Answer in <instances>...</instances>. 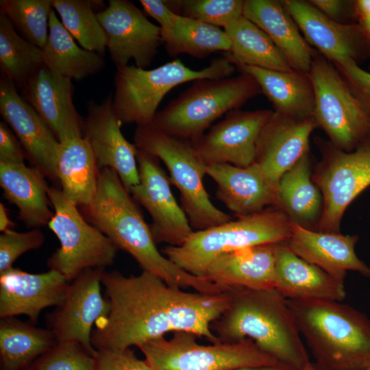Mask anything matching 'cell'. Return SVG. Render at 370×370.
Returning a JSON list of instances; mask_svg holds the SVG:
<instances>
[{"label":"cell","mask_w":370,"mask_h":370,"mask_svg":"<svg viewBox=\"0 0 370 370\" xmlns=\"http://www.w3.org/2000/svg\"><path fill=\"white\" fill-rule=\"evenodd\" d=\"M101 284L110 311L92 331L91 343L96 350L139 347L170 332L221 342L211 325L230 304V288L214 294L186 292L146 271L129 277L104 271Z\"/></svg>","instance_id":"6da1fadb"},{"label":"cell","mask_w":370,"mask_h":370,"mask_svg":"<svg viewBox=\"0 0 370 370\" xmlns=\"http://www.w3.org/2000/svg\"><path fill=\"white\" fill-rule=\"evenodd\" d=\"M84 208L93 225L129 253L143 271L180 288L210 294L221 291L219 285L183 270L158 249L136 201L112 169L99 171L95 195Z\"/></svg>","instance_id":"7a4b0ae2"},{"label":"cell","mask_w":370,"mask_h":370,"mask_svg":"<svg viewBox=\"0 0 370 370\" xmlns=\"http://www.w3.org/2000/svg\"><path fill=\"white\" fill-rule=\"evenodd\" d=\"M230 293L228 307L212 326L222 343L249 338L296 370L310 362L286 299L278 291L230 287Z\"/></svg>","instance_id":"3957f363"},{"label":"cell","mask_w":370,"mask_h":370,"mask_svg":"<svg viewBox=\"0 0 370 370\" xmlns=\"http://www.w3.org/2000/svg\"><path fill=\"white\" fill-rule=\"evenodd\" d=\"M320 370L370 367V319L342 301L286 299Z\"/></svg>","instance_id":"277c9868"},{"label":"cell","mask_w":370,"mask_h":370,"mask_svg":"<svg viewBox=\"0 0 370 370\" xmlns=\"http://www.w3.org/2000/svg\"><path fill=\"white\" fill-rule=\"evenodd\" d=\"M291 228L292 221L287 215L271 206L236 220L194 231L182 245H168L162 252L183 270L205 278L208 266L217 257L249 247L285 243Z\"/></svg>","instance_id":"5b68a950"},{"label":"cell","mask_w":370,"mask_h":370,"mask_svg":"<svg viewBox=\"0 0 370 370\" xmlns=\"http://www.w3.org/2000/svg\"><path fill=\"white\" fill-rule=\"evenodd\" d=\"M261 93L254 78L243 72L236 77L199 79L157 112L150 125L194 143L217 119Z\"/></svg>","instance_id":"8992f818"},{"label":"cell","mask_w":370,"mask_h":370,"mask_svg":"<svg viewBox=\"0 0 370 370\" xmlns=\"http://www.w3.org/2000/svg\"><path fill=\"white\" fill-rule=\"evenodd\" d=\"M235 66L224 55L200 70L185 66L179 59L152 69L130 65L116 67L112 98L114 112L123 124L149 126L160 103L172 88L199 79L231 77Z\"/></svg>","instance_id":"52a82bcc"},{"label":"cell","mask_w":370,"mask_h":370,"mask_svg":"<svg viewBox=\"0 0 370 370\" xmlns=\"http://www.w3.org/2000/svg\"><path fill=\"white\" fill-rule=\"evenodd\" d=\"M134 140L138 149L158 158L166 166L171 183L180 191L181 206L193 230H206L232 220L210 201L203 182L207 166L191 142L151 125L137 127Z\"/></svg>","instance_id":"ba28073f"},{"label":"cell","mask_w":370,"mask_h":370,"mask_svg":"<svg viewBox=\"0 0 370 370\" xmlns=\"http://www.w3.org/2000/svg\"><path fill=\"white\" fill-rule=\"evenodd\" d=\"M308 73L314 95L312 116L329 141L345 151L369 143L370 114L335 65L316 51Z\"/></svg>","instance_id":"9c48e42d"},{"label":"cell","mask_w":370,"mask_h":370,"mask_svg":"<svg viewBox=\"0 0 370 370\" xmlns=\"http://www.w3.org/2000/svg\"><path fill=\"white\" fill-rule=\"evenodd\" d=\"M196 336L177 332L169 339L160 337L138 348L151 370H233L280 363L249 338L204 345Z\"/></svg>","instance_id":"30bf717a"},{"label":"cell","mask_w":370,"mask_h":370,"mask_svg":"<svg viewBox=\"0 0 370 370\" xmlns=\"http://www.w3.org/2000/svg\"><path fill=\"white\" fill-rule=\"evenodd\" d=\"M48 196L54 210L48 226L60 243L47 260L49 269L71 282L86 269L111 265L118 248L110 238L89 224L61 190L49 187Z\"/></svg>","instance_id":"8fae6325"},{"label":"cell","mask_w":370,"mask_h":370,"mask_svg":"<svg viewBox=\"0 0 370 370\" xmlns=\"http://www.w3.org/2000/svg\"><path fill=\"white\" fill-rule=\"evenodd\" d=\"M321 153L312 178L323 197V211L315 230L341 232L349 204L370 186V144L345 151L329 140L314 138Z\"/></svg>","instance_id":"7c38bea8"},{"label":"cell","mask_w":370,"mask_h":370,"mask_svg":"<svg viewBox=\"0 0 370 370\" xmlns=\"http://www.w3.org/2000/svg\"><path fill=\"white\" fill-rule=\"evenodd\" d=\"M136 158L139 183L130 193L150 214V230L154 241L170 246L182 245L194 231L172 193L171 183L160 165V160L139 149Z\"/></svg>","instance_id":"4fadbf2b"},{"label":"cell","mask_w":370,"mask_h":370,"mask_svg":"<svg viewBox=\"0 0 370 370\" xmlns=\"http://www.w3.org/2000/svg\"><path fill=\"white\" fill-rule=\"evenodd\" d=\"M104 271L91 268L80 273L69 284L64 301L46 317L57 342H77L92 356L97 352L91 343L92 326L110 311L109 301L101 291Z\"/></svg>","instance_id":"5bb4252c"},{"label":"cell","mask_w":370,"mask_h":370,"mask_svg":"<svg viewBox=\"0 0 370 370\" xmlns=\"http://www.w3.org/2000/svg\"><path fill=\"white\" fill-rule=\"evenodd\" d=\"M97 17L107 36V49L116 67L128 65L146 69L162 42L161 29L127 0H110Z\"/></svg>","instance_id":"9a60e30c"},{"label":"cell","mask_w":370,"mask_h":370,"mask_svg":"<svg viewBox=\"0 0 370 370\" xmlns=\"http://www.w3.org/2000/svg\"><path fill=\"white\" fill-rule=\"evenodd\" d=\"M273 110L230 111L194 143L195 150L206 165L227 163L246 167L255 161L256 144Z\"/></svg>","instance_id":"2e32d148"},{"label":"cell","mask_w":370,"mask_h":370,"mask_svg":"<svg viewBox=\"0 0 370 370\" xmlns=\"http://www.w3.org/2000/svg\"><path fill=\"white\" fill-rule=\"evenodd\" d=\"M84 118L83 136L90 144L99 169L114 170L130 192L139 183L138 148L123 135L122 122L116 115L112 97L101 103L89 101Z\"/></svg>","instance_id":"e0dca14e"},{"label":"cell","mask_w":370,"mask_h":370,"mask_svg":"<svg viewBox=\"0 0 370 370\" xmlns=\"http://www.w3.org/2000/svg\"><path fill=\"white\" fill-rule=\"evenodd\" d=\"M301 34L318 53L334 64L358 61L370 56V46L356 23H341L330 19L308 1L282 0Z\"/></svg>","instance_id":"ac0fdd59"},{"label":"cell","mask_w":370,"mask_h":370,"mask_svg":"<svg viewBox=\"0 0 370 370\" xmlns=\"http://www.w3.org/2000/svg\"><path fill=\"white\" fill-rule=\"evenodd\" d=\"M0 114L21 143L26 158L49 180L58 181L56 164L60 143L16 85L1 75Z\"/></svg>","instance_id":"d6986e66"},{"label":"cell","mask_w":370,"mask_h":370,"mask_svg":"<svg viewBox=\"0 0 370 370\" xmlns=\"http://www.w3.org/2000/svg\"><path fill=\"white\" fill-rule=\"evenodd\" d=\"M317 127L312 116L297 117L273 111L258 139L254 162L278 189L283 174L310 152V137Z\"/></svg>","instance_id":"ffe728a7"},{"label":"cell","mask_w":370,"mask_h":370,"mask_svg":"<svg viewBox=\"0 0 370 370\" xmlns=\"http://www.w3.org/2000/svg\"><path fill=\"white\" fill-rule=\"evenodd\" d=\"M23 87L24 98L60 143L83 136L84 119L73 101L71 78L54 72L43 64L32 73Z\"/></svg>","instance_id":"44dd1931"},{"label":"cell","mask_w":370,"mask_h":370,"mask_svg":"<svg viewBox=\"0 0 370 370\" xmlns=\"http://www.w3.org/2000/svg\"><path fill=\"white\" fill-rule=\"evenodd\" d=\"M69 284L53 269L31 273L12 267L0 273V317L25 314L35 325L43 309L64 301Z\"/></svg>","instance_id":"7402d4cb"},{"label":"cell","mask_w":370,"mask_h":370,"mask_svg":"<svg viewBox=\"0 0 370 370\" xmlns=\"http://www.w3.org/2000/svg\"><path fill=\"white\" fill-rule=\"evenodd\" d=\"M358 241L357 234L320 232L292 222L291 233L285 243L298 256L345 282L348 271L370 278V267L355 251Z\"/></svg>","instance_id":"603a6c76"},{"label":"cell","mask_w":370,"mask_h":370,"mask_svg":"<svg viewBox=\"0 0 370 370\" xmlns=\"http://www.w3.org/2000/svg\"><path fill=\"white\" fill-rule=\"evenodd\" d=\"M206 173L217 184V199L238 217L278 206V188L256 162L246 167L214 164Z\"/></svg>","instance_id":"cb8c5ba5"},{"label":"cell","mask_w":370,"mask_h":370,"mask_svg":"<svg viewBox=\"0 0 370 370\" xmlns=\"http://www.w3.org/2000/svg\"><path fill=\"white\" fill-rule=\"evenodd\" d=\"M274 288L286 299H324L342 301L345 282L293 252L285 243L275 244Z\"/></svg>","instance_id":"d4e9b609"},{"label":"cell","mask_w":370,"mask_h":370,"mask_svg":"<svg viewBox=\"0 0 370 370\" xmlns=\"http://www.w3.org/2000/svg\"><path fill=\"white\" fill-rule=\"evenodd\" d=\"M275 247L265 244L223 254L210 263L204 278L224 288H274Z\"/></svg>","instance_id":"484cf974"},{"label":"cell","mask_w":370,"mask_h":370,"mask_svg":"<svg viewBox=\"0 0 370 370\" xmlns=\"http://www.w3.org/2000/svg\"><path fill=\"white\" fill-rule=\"evenodd\" d=\"M243 15L267 34L293 70L309 71L316 50L281 1L245 0Z\"/></svg>","instance_id":"4316f807"},{"label":"cell","mask_w":370,"mask_h":370,"mask_svg":"<svg viewBox=\"0 0 370 370\" xmlns=\"http://www.w3.org/2000/svg\"><path fill=\"white\" fill-rule=\"evenodd\" d=\"M45 175L23 164L0 162V186L5 198L18 208L19 219L33 229L48 225L53 212Z\"/></svg>","instance_id":"83f0119b"},{"label":"cell","mask_w":370,"mask_h":370,"mask_svg":"<svg viewBox=\"0 0 370 370\" xmlns=\"http://www.w3.org/2000/svg\"><path fill=\"white\" fill-rule=\"evenodd\" d=\"M252 76L276 112L297 117L311 116L314 108L313 86L308 73L279 71L250 66H236Z\"/></svg>","instance_id":"f1b7e54d"},{"label":"cell","mask_w":370,"mask_h":370,"mask_svg":"<svg viewBox=\"0 0 370 370\" xmlns=\"http://www.w3.org/2000/svg\"><path fill=\"white\" fill-rule=\"evenodd\" d=\"M310 152L302 156L281 177L277 208L290 220L303 227L315 230L323 211V197L312 178Z\"/></svg>","instance_id":"f546056e"},{"label":"cell","mask_w":370,"mask_h":370,"mask_svg":"<svg viewBox=\"0 0 370 370\" xmlns=\"http://www.w3.org/2000/svg\"><path fill=\"white\" fill-rule=\"evenodd\" d=\"M92 149L84 136L60 143L56 177L64 195L84 208L92 201L99 171Z\"/></svg>","instance_id":"4dcf8cb0"},{"label":"cell","mask_w":370,"mask_h":370,"mask_svg":"<svg viewBox=\"0 0 370 370\" xmlns=\"http://www.w3.org/2000/svg\"><path fill=\"white\" fill-rule=\"evenodd\" d=\"M47 41L42 49L44 64L54 72L76 80L98 73L103 66L102 56L79 47L58 19L50 13Z\"/></svg>","instance_id":"1f68e13d"},{"label":"cell","mask_w":370,"mask_h":370,"mask_svg":"<svg viewBox=\"0 0 370 370\" xmlns=\"http://www.w3.org/2000/svg\"><path fill=\"white\" fill-rule=\"evenodd\" d=\"M223 30L231 43L230 51L225 55L236 66L293 70L267 34L243 15Z\"/></svg>","instance_id":"d6a6232c"},{"label":"cell","mask_w":370,"mask_h":370,"mask_svg":"<svg viewBox=\"0 0 370 370\" xmlns=\"http://www.w3.org/2000/svg\"><path fill=\"white\" fill-rule=\"evenodd\" d=\"M56 343L49 329L37 328L14 317L1 319V369L24 370Z\"/></svg>","instance_id":"836d02e7"},{"label":"cell","mask_w":370,"mask_h":370,"mask_svg":"<svg viewBox=\"0 0 370 370\" xmlns=\"http://www.w3.org/2000/svg\"><path fill=\"white\" fill-rule=\"evenodd\" d=\"M171 56L186 53L204 58L217 51L229 53L231 43L220 27L178 15L173 30L162 38Z\"/></svg>","instance_id":"e575fe53"},{"label":"cell","mask_w":370,"mask_h":370,"mask_svg":"<svg viewBox=\"0 0 370 370\" xmlns=\"http://www.w3.org/2000/svg\"><path fill=\"white\" fill-rule=\"evenodd\" d=\"M44 64L42 50L22 37L9 18L0 13V67L2 75L24 86Z\"/></svg>","instance_id":"d590c367"},{"label":"cell","mask_w":370,"mask_h":370,"mask_svg":"<svg viewBox=\"0 0 370 370\" xmlns=\"http://www.w3.org/2000/svg\"><path fill=\"white\" fill-rule=\"evenodd\" d=\"M97 3L87 0H53L52 7L82 48L101 55L107 48V36L94 12Z\"/></svg>","instance_id":"8d00e7d4"},{"label":"cell","mask_w":370,"mask_h":370,"mask_svg":"<svg viewBox=\"0 0 370 370\" xmlns=\"http://www.w3.org/2000/svg\"><path fill=\"white\" fill-rule=\"evenodd\" d=\"M53 0H1V12L25 39L42 49L49 37Z\"/></svg>","instance_id":"74e56055"},{"label":"cell","mask_w":370,"mask_h":370,"mask_svg":"<svg viewBox=\"0 0 370 370\" xmlns=\"http://www.w3.org/2000/svg\"><path fill=\"white\" fill-rule=\"evenodd\" d=\"M175 14L223 29L243 16V0L164 1Z\"/></svg>","instance_id":"f35d334b"},{"label":"cell","mask_w":370,"mask_h":370,"mask_svg":"<svg viewBox=\"0 0 370 370\" xmlns=\"http://www.w3.org/2000/svg\"><path fill=\"white\" fill-rule=\"evenodd\" d=\"M24 370H95V361L78 343L57 342Z\"/></svg>","instance_id":"ab89813d"},{"label":"cell","mask_w":370,"mask_h":370,"mask_svg":"<svg viewBox=\"0 0 370 370\" xmlns=\"http://www.w3.org/2000/svg\"><path fill=\"white\" fill-rule=\"evenodd\" d=\"M45 237L39 229L18 232L12 229L0 235V273L11 269L15 260L23 254L39 248Z\"/></svg>","instance_id":"60d3db41"},{"label":"cell","mask_w":370,"mask_h":370,"mask_svg":"<svg viewBox=\"0 0 370 370\" xmlns=\"http://www.w3.org/2000/svg\"><path fill=\"white\" fill-rule=\"evenodd\" d=\"M95 370H151L130 348L123 350H97Z\"/></svg>","instance_id":"b9f144b4"},{"label":"cell","mask_w":370,"mask_h":370,"mask_svg":"<svg viewBox=\"0 0 370 370\" xmlns=\"http://www.w3.org/2000/svg\"><path fill=\"white\" fill-rule=\"evenodd\" d=\"M334 65L370 114V72L362 69L354 60Z\"/></svg>","instance_id":"7bdbcfd3"},{"label":"cell","mask_w":370,"mask_h":370,"mask_svg":"<svg viewBox=\"0 0 370 370\" xmlns=\"http://www.w3.org/2000/svg\"><path fill=\"white\" fill-rule=\"evenodd\" d=\"M25 158V153L17 137L5 122L1 121L0 162L23 164Z\"/></svg>","instance_id":"ee69618b"},{"label":"cell","mask_w":370,"mask_h":370,"mask_svg":"<svg viewBox=\"0 0 370 370\" xmlns=\"http://www.w3.org/2000/svg\"><path fill=\"white\" fill-rule=\"evenodd\" d=\"M145 12L154 18L160 25L161 37L168 35L175 27L178 14L174 13L161 0H140Z\"/></svg>","instance_id":"f6af8a7d"},{"label":"cell","mask_w":370,"mask_h":370,"mask_svg":"<svg viewBox=\"0 0 370 370\" xmlns=\"http://www.w3.org/2000/svg\"><path fill=\"white\" fill-rule=\"evenodd\" d=\"M308 2L325 16L338 23H348L345 18L354 17L353 1L309 0Z\"/></svg>","instance_id":"bcb514c9"},{"label":"cell","mask_w":370,"mask_h":370,"mask_svg":"<svg viewBox=\"0 0 370 370\" xmlns=\"http://www.w3.org/2000/svg\"><path fill=\"white\" fill-rule=\"evenodd\" d=\"M354 17L370 46V0L353 1Z\"/></svg>","instance_id":"7dc6e473"},{"label":"cell","mask_w":370,"mask_h":370,"mask_svg":"<svg viewBox=\"0 0 370 370\" xmlns=\"http://www.w3.org/2000/svg\"><path fill=\"white\" fill-rule=\"evenodd\" d=\"M14 225L13 222L10 220L7 209L4 204L0 203V231L3 232L8 230H10Z\"/></svg>","instance_id":"c3c4849f"},{"label":"cell","mask_w":370,"mask_h":370,"mask_svg":"<svg viewBox=\"0 0 370 370\" xmlns=\"http://www.w3.org/2000/svg\"><path fill=\"white\" fill-rule=\"evenodd\" d=\"M233 370H296L294 368L279 363L275 365L271 366H262V367H244Z\"/></svg>","instance_id":"681fc988"},{"label":"cell","mask_w":370,"mask_h":370,"mask_svg":"<svg viewBox=\"0 0 370 370\" xmlns=\"http://www.w3.org/2000/svg\"><path fill=\"white\" fill-rule=\"evenodd\" d=\"M301 370H320L314 362H310Z\"/></svg>","instance_id":"f907efd6"},{"label":"cell","mask_w":370,"mask_h":370,"mask_svg":"<svg viewBox=\"0 0 370 370\" xmlns=\"http://www.w3.org/2000/svg\"><path fill=\"white\" fill-rule=\"evenodd\" d=\"M368 143L370 144V123H369V134H368Z\"/></svg>","instance_id":"816d5d0a"},{"label":"cell","mask_w":370,"mask_h":370,"mask_svg":"<svg viewBox=\"0 0 370 370\" xmlns=\"http://www.w3.org/2000/svg\"><path fill=\"white\" fill-rule=\"evenodd\" d=\"M365 370H370V367H368V368H367V369H365Z\"/></svg>","instance_id":"f5cc1de1"}]
</instances>
